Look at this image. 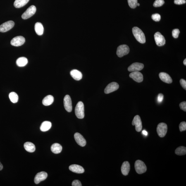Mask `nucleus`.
<instances>
[{
	"label": "nucleus",
	"instance_id": "nucleus-11",
	"mask_svg": "<svg viewBox=\"0 0 186 186\" xmlns=\"http://www.w3.org/2000/svg\"><path fill=\"white\" fill-rule=\"evenodd\" d=\"M64 106L65 110L70 113L72 110V105L71 98L68 95L65 96L63 99Z\"/></svg>",
	"mask_w": 186,
	"mask_h": 186
},
{
	"label": "nucleus",
	"instance_id": "nucleus-25",
	"mask_svg": "<svg viewBox=\"0 0 186 186\" xmlns=\"http://www.w3.org/2000/svg\"><path fill=\"white\" fill-rule=\"evenodd\" d=\"M51 122L48 121H45L41 124L40 129L42 132H46L49 130L51 127Z\"/></svg>",
	"mask_w": 186,
	"mask_h": 186
},
{
	"label": "nucleus",
	"instance_id": "nucleus-20",
	"mask_svg": "<svg viewBox=\"0 0 186 186\" xmlns=\"http://www.w3.org/2000/svg\"><path fill=\"white\" fill-rule=\"evenodd\" d=\"M70 73L71 77L76 80H80L82 78V73L78 70L76 69L72 70L71 71Z\"/></svg>",
	"mask_w": 186,
	"mask_h": 186
},
{
	"label": "nucleus",
	"instance_id": "nucleus-24",
	"mask_svg": "<svg viewBox=\"0 0 186 186\" xmlns=\"http://www.w3.org/2000/svg\"><path fill=\"white\" fill-rule=\"evenodd\" d=\"M24 147L26 150L29 152H33L35 151V146L32 142H26L24 144Z\"/></svg>",
	"mask_w": 186,
	"mask_h": 186
},
{
	"label": "nucleus",
	"instance_id": "nucleus-32",
	"mask_svg": "<svg viewBox=\"0 0 186 186\" xmlns=\"http://www.w3.org/2000/svg\"><path fill=\"white\" fill-rule=\"evenodd\" d=\"M152 18L156 22H158L161 20V16L159 14L155 13L152 15Z\"/></svg>",
	"mask_w": 186,
	"mask_h": 186
},
{
	"label": "nucleus",
	"instance_id": "nucleus-10",
	"mask_svg": "<svg viewBox=\"0 0 186 186\" xmlns=\"http://www.w3.org/2000/svg\"><path fill=\"white\" fill-rule=\"evenodd\" d=\"M25 42V39L24 37L22 36H18L13 38L10 43L12 46H18L22 45Z\"/></svg>",
	"mask_w": 186,
	"mask_h": 186
},
{
	"label": "nucleus",
	"instance_id": "nucleus-37",
	"mask_svg": "<svg viewBox=\"0 0 186 186\" xmlns=\"http://www.w3.org/2000/svg\"><path fill=\"white\" fill-rule=\"evenodd\" d=\"M180 83L182 87L183 88L186 90V81L183 79H181L180 80Z\"/></svg>",
	"mask_w": 186,
	"mask_h": 186
},
{
	"label": "nucleus",
	"instance_id": "nucleus-33",
	"mask_svg": "<svg viewBox=\"0 0 186 186\" xmlns=\"http://www.w3.org/2000/svg\"><path fill=\"white\" fill-rule=\"evenodd\" d=\"M180 31L178 29H173L172 32V36L175 38H177L179 37V34H180Z\"/></svg>",
	"mask_w": 186,
	"mask_h": 186
},
{
	"label": "nucleus",
	"instance_id": "nucleus-29",
	"mask_svg": "<svg viewBox=\"0 0 186 186\" xmlns=\"http://www.w3.org/2000/svg\"><path fill=\"white\" fill-rule=\"evenodd\" d=\"M9 98L10 101L13 103H16L18 100V96L16 93L11 92L9 94Z\"/></svg>",
	"mask_w": 186,
	"mask_h": 186
},
{
	"label": "nucleus",
	"instance_id": "nucleus-7",
	"mask_svg": "<svg viewBox=\"0 0 186 186\" xmlns=\"http://www.w3.org/2000/svg\"><path fill=\"white\" fill-rule=\"evenodd\" d=\"M15 23L13 21L10 20L3 23L0 26V32H5L13 28Z\"/></svg>",
	"mask_w": 186,
	"mask_h": 186
},
{
	"label": "nucleus",
	"instance_id": "nucleus-40",
	"mask_svg": "<svg viewBox=\"0 0 186 186\" xmlns=\"http://www.w3.org/2000/svg\"><path fill=\"white\" fill-rule=\"evenodd\" d=\"M142 133L144 135L146 136L148 134L146 130H143L142 131Z\"/></svg>",
	"mask_w": 186,
	"mask_h": 186
},
{
	"label": "nucleus",
	"instance_id": "nucleus-15",
	"mask_svg": "<svg viewBox=\"0 0 186 186\" xmlns=\"http://www.w3.org/2000/svg\"><path fill=\"white\" fill-rule=\"evenodd\" d=\"M129 76L137 82H142L144 79L142 74L139 71L133 72L130 74Z\"/></svg>",
	"mask_w": 186,
	"mask_h": 186
},
{
	"label": "nucleus",
	"instance_id": "nucleus-42",
	"mask_svg": "<svg viewBox=\"0 0 186 186\" xmlns=\"http://www.w3.org/2000/svg\"><path fill=\"white\" fill-rule=\"evenodd\" d=\"M183 64L184 65H186V59H185L184 60V61H183Z\"/></svg>",
	"mask_w": 186,
	"mask_h": 186
},
{
	"label": "nucleus",
	"instance_id": "nucleus-30",
	"mask_svg": "<svg viewBox=\"0 0 186 186\" xmlns=\"http://www.w3.org/2000/svg\"><path fill=\"white\" fill-rule=\"evenodd\" d=\"M129 6L132 8H135L137 6V0H127Z\"/></svg>",
	"mask_w": 186,
	"mask_h": 186
},
{
	"label": "nucleus",
	"instance_id": "nucleus-19",
	"mask_svg": "<svg viewBox=\"0 0 186 186\" xmlns=\"http://www.w3.org/2000/svg\"><path fill=\"white\" fill-rule=\"evenodd\" d=\"M130 170V165L128 161L124 162L121 167L122 173L125 176L128 175Z\"/></svg>",
	"mask_w": 186,
	"mask_h": 186
},
{
	"label": "nucleus",
	"instance_id": "nucleus-17",
	"mask_svg": "<svg viewBox=\"0 0 186 186\" xmlns=\"http://www.w3.org/2000/svg\"><path fill=\"white\" fill-rule=\"evenodd\" d=\"M69 169L71 171L77 173H82L84 172V168L82 167L77 164L70 165L69 167Z\"/></svg>",
	"mask_w": 186,
	"mask_h": 186
},
{
	"label": "nucleus",
	"instance_id": "nucleus-16",
	"mask_svg": "<svg viewBox=\"0 0 186 186\" xmlns=\"http://www.w3.org/2000/svg\"><path fill=\"white\" fill-rule=\"evenodd\" d=\"M74 137L76 142L79 146L82 147L86 146V141L85 139L80 133H76L74 135Z\"/></svg>",
	"mask_w": 186,
	"mask_h": 186
},
{
	"label": "nucleus",
	"instance_id": "nucleus-35",
	"mask_svg": "<svg viewBox=\"0 0 186 186\" xmlns=\"http://www.w3.org/2000/svg\"><path fill=\"white\" fill-rule=\"evenodd\" d=\"M180 106L181 109L183 110L184 111H186V102L185 101H183L180 104Z\"/></svg>",
	"mask_w": 186,
	"mask_h": 186
},
{
	"label": "nucleus",
	"instance_id": "nucleus-18",
	"mask_svg": "<svg viewBox=\"0 0 186 186\" xmlns=\"http://www.w3.org/2000/svg\"><path fill=\"white\" fill-rule=\"evenodd\" d=\"M159 76L162 81L167 84H170L172 82V80L168 74L162 72L159 74Z\"/></svg>",
	"mask_w": 186,
	"mask_h": 186
},
{
	"label": "nucleus",
	"instance_id": "nucleus-9",
	"mask_svg": "<svg viewBox=\"0 0 186 186\" xmlns=\"http://www.w3.org/2000/svg\"><path fill=\"white\" fill-rule=\"evenodd\" d=\"M132 125H135V130L138 132H140L142 130V125L140 117L136 115L134 117L132 122Z\"/></svg>",
	"mask_w": 186,
	"mask_h": 186
},
{
	"label": "nucleus",
	"instance_id": "nucleus-34",
	"mask_svg": "<svg viewBox=\"0 0 186 186\" xmlns=\"http://www.w3.org/2000/svg\"><path fill=\"white\" fill-rule=\"evenodd\" d=\"M179 129L181 132L186 130V122H182L180 123L179 126Z\"/></svg>",
	"mask_w": 186,
	"mask_h": 186
},
{
	"label": "nucleus",
	"instance_id": "nucleus-4",
	"mask_svg": "<svg viewBox=\"0 0 186 186\" xmlns=\"http://www.w3.org/2000/svg\"><path fill=\"white\" fill-rule=\"evenodd\" d=\"M130 51V48L126 44L121 45L117 48V54L119 57H122L128 54Z\"/></svg>",
	"mask_w": 186,
	"mask_h": 186
},
{
	"label": "nucleus",
	"instance_id": "nucleus-14",
	"mask_svg": "<svg viewBox=\"0 0 186 186\" xmlns=\"http://www.w3.org/2000/svg\"><path fill=\"white\" fill-rule=\"evenodd\" d=\"M144 65L142 63H132L128 67V70L130 72L139 71L144 68Z\"/></svg>",
	"mask_w": 186,
	"mask_h": 186
},
{
	"label": "nucleus",
	"instance_id": "nucleus-23",
	"mask_svg": "<svg viewBox=\"0 0 186 186\" xmlns=\"http://www.w3.org/2000/svg\"><path fill=\"white\" fill-rule=\"evenodd\" d=\"M54 101V98L51 95H48L44 98L42 100V103L45 106H48L51 105Z\"/></svg>",
	"mask_w": 186,
	"mask_h": 186
},
{
	"label": "nucleus",
	"instance_id": "nucleus-22",
	"mask_svg": "<svg viewBox=\"0 0 186 186\" xmlns=\"http://www.w3.org/2000/svg\"><path fill=\"white\" fill-rule=\"evenodd\" d=\"M51 151L55 154H58L61 152L62 147L59 144L55 143L51 146Z\"/></svg>",
	"mask_w": 186,
	"mask_h": 186
},
{
	"label": "nucleus",
	"instance_id": "nucleus-39",
	"mask_svg": "<svg viewBox=\"0 0 186 186\" xmlns=\"http://www.w3.org/2000/svg\"><path fill=\"white\" fill-rule=\"evenodd\" d=\"M163 99V95L162 94H158L157 97V101L158 103H161Z\"/></svg>",
	"mask_w": 186,
	"mask_h": 186
},
{
	"label": "nucleus",
	"instance_id": "nucleus-36",
	"mask_svg": "<svg viewBox=\"0 0 186 186\" xmlns=\"http://www.w3.org/2000/svg\"><path fill=\"white\" fill-rule=\"evenodd\" d=\"M72 186H82V184L81 182L78 180H75L72 183Z\"/></svg>",
	"mask_w": 186,
	"mask_h": 186
},
{
	"label": "nucleus",
	"instance_id": "nucleus-2",
	"mask_svg": "<svg viewBox=\"0 0 186 186\" xmlns=\"http://www.w3.org/2000/svg\"><path fill=\"white\" fill-rule=\"evenodd\" d=\"M76 116L78 118L82 119L84 117V106L83 103L79 101L75 109Z\"/></svg>",
	"mask_w": 186,
	"mask_h": 186
},
{
	"label": "nucleus",
	"instance_id": "nucleus-13",
	"mask_svg": "<svg viewBox=\"0 0 186 186\" xmlns=\"http://www.w3.org/2000/svg\"><path fill=\"white\" fill-rule=\"evenodd\" d=\"M48 176L46 172L42 171L38 173L34 178V182L36 184H38L42 181L46 180Z\"/></svg>",
	"mask_w": 186,
	"mask_h": 186
},
{
	"label": "nucleus",
	"instance_id": "nucleus-43",
	"mask_svg": "<svg viewBox=\"0 0 186 186\" xmlns=\"http://www.w3.org/2000/svg\"><path fill=\"white\" fill-rule=\"evenodd\" d=\"M140 6V3H137V6Z\"/></svg>",
	"mask_w": 186,
	"mask_h": 186
},
{
	"label": "nucleus",
	"instance_id": "nucleus-21",
	"mask_svg": "<svg viewBox=\"0 0 186 186\" xmlns=\"http://www.w3.org/2000/svg\"><path fill=\"white\" fill-rule=\"evenodd\" d=\"M34 30L38 35H42L44 33V27L40 22H37L34 25Z\"/></svg>",
	"mask_w": 186,
	"mask_h": 186
},
{
	"label": "nucleus",
	"instance_id": "nucleus-41",
	"mask_svg": "<svg viewBox=\"0 0 186 186\" xmlns=\"http://www.w3.org/2000/svg\"><path fill=\"white\" fill-rule=\"evenodd\" d=\"M3 165L0 162V170H2L3 169Z\"/></svg>",
	"mask_w": 186,
	"mask_h": 186
},
{
	"label": "nucleus",
	"instance_id": "nucleus-28",
	"mask_svg": "<svg viewBox=\"0 0 186 186\" xmlns=\"http://www.w3.org/2000/svg\"><path fill=\"white\" fill-rule=\"evenodd\" d=\"M175 154L178 156H183L186 153V148L183 146H181L177 148L175 150Z\"/></svg>",
	"mask_w": 186,
	"mask_h": 186
},
{
	"label": "nucleus",
	"instance_id": "nucleus-1",
	"mask_svg": "<svg viewBox=\"0 0 186 186\" xmlns=\"http://www.w3.org/2000/svg\"><path fill=\"white\" fill-rule=\"evenodd\" d=\"M132 32L137 40L141 44L146 42V39L144 34L141 29L137 27L132 28Z\"/></svg>",
	"mask_w": 186,
	"mask_h": 186
},
{
	"label": "nucleus",
	"instance_id": "nucleus-5",
	"mask_svg": "<svg viewBox=\"0 0 186 186\" xmlns=\"http://www.w3.org/2000/svg\"><path fill=\"white\" fill-rule=\"evenodd\" d=\"M168 130V126L166 123H161L158 124L157 127V132L160 137H164Z\"/></svg>",
	"mask_w": 186,
	"mask_h": 186
},
{
	"label": "nucleus",
	"instance_id": "nucleus-8",
	"mask_svg": "<svg viewBox=\"0 0 186 186\" xmlns=\"http://www.w3.org/2000/svg\"><path fill=\"white\" fill-rule=\"evenodd\" d=\"M154 37L156 44L158 46L164 45L166 42L165 38L162 35L161 33L157 32L154 35Z\"/></svg>",
	"mask_w": 186,
	"mask_h": 186
},
{
	"label": "nucleus",
	"instance_id": "nucleus-31",
	"mask_svg": "<svg viewBox=\"0 0 186 186\" xmlns=\"http://www.w3.org/2000/svg\"><path fill=\"white\" fill-rule=\"evenodd\" d=\"M164 0H156L153 3V6L154 7H161L164 4Z\"/></svg>",
	"mask_w": 186,
	"mask_h": 186
},
{
	"label": "nucleus",
	"instance_id": "nucleus-26",
	"mask_svg": "<svg viewBox=\"0 0 186 186\" xmlns=\"http://www.w3.org/2000/svg\"><path fill=\"white\" fill-rule=\"evenodd\" d=\"M29 0H15L14 6L16 8H20L25 6Z\"/></svg>",
	"mask_w": 186,
	"mask_h": 186
},
{
	"label": "nucleus",
	"instance_id": "nucleus-27",
	"mask_svg": "<svg viewBox=\"0 0 186 186\" xmlns=\"http://www.w3.org/2000/svg\"><path fill=\"white\" fill-rule=\"evenodd\" d=\"M28 62V61L27 58L25 57H21L17 59L16 64L18 66L22 67L25 66L27 64Z\"/></svg>",
	"mask_w": 186,
	"mask_h": 186
},
{
	"label": "nucleus",
	"instance_id": "nucleus-3",
	"mask_svg": "<svg viewBox=\"0 0 186 186\" xmlns=\"http://www.w3.org/2000/svg\"><path fill=\"white\" fill-rule=\"evenodd\" d=\"M134 167L136 172L139 174L144 173L147 170L146 164L144 162L140 160H137L135 161Z\"/></svg>",
	"mask_w": 186,
	"mask_h": 186
},
{
	"label": "nucleus",
	"instance_id": "nucleus-38",
	"mask_svg": "<svg viewBox=\"0 0 186 186\" xmlns=\"http://www.w3.org/2000/svg\"><path fill=\"white\" fill-rule=\"evenodd\" d=\"M174 3L177 5H182L186 3L185 0H175Z\"/></svg>",
	"mask_w": 186,
	"mask_h": 186
},
{
	"label": "nucleus",
	"instance_id": "nucleus-6",
	"mask_svg": "<svg viewBox=\"0 0 186 186\" xmlns=\"http://www.w3.org/2000/svg\"><path fill=\"white\" fill-rule=\"evenodd\" d=\"M36 11V7L34 5H32V6L29 7L22 14V18L24 20H26V19L30 18L35 14Z\"/></svg>",
	"mask_w": 186,
	"mask_h": 186
},
{
	"label": "nucleus",
	"instance_id": "nucleus-12",
	"mask_svg": "<svg viewBox=\"0 0 186 186\" xmlns=\"http://www.w3.org/2000/svg\"><path fill=\"white\" fill-rule=\"evenodd\" d=\"M119 85L115 82H113L108 84L104 89V92L106 94L114 92L119 89Z\"/></svg>",
	"mask_w": 186,
	"mask_h": 186
}]
</instances>
